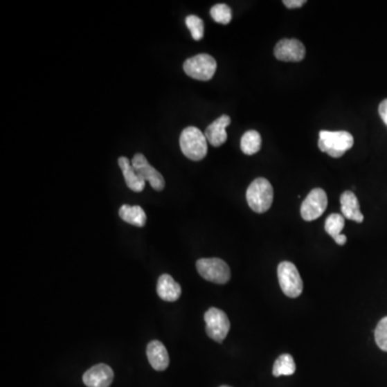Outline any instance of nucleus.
Returning a JSON list of instances; mask_svg holds the SVG:
<instances>
[{
    "label": "nucleus",
    "instance_id": "13",
    "mask_svg": "<svg viewBox=\"0 0 387 387\" xmlns=\"http://www.w3.org/2000/svg\"><path fill=\"white\" fill-rule=\"evenodd\" d=\"M147 356L150 365L157 371H164L168 368L169 354L166 346L159 340L150 342L147 348Z\"/></svg>",
    "mask_w": 387,
    "mask_h": 387
},
{
    "label": "nucleus",
    "instance_id": "4",
    "mask_svg": "<svg viewBox=\"0 0 387 387\" xmlns=\"http://www.w3.org/2000/svg\"><path fill=\"white\" fill-rule=\"evenodd\" d=\"M280 287L289 298H297L303 291V282L296 266L291 262H282L278 266Z\"/></svg>",
    "mask_w": 387,
    "mask_h": 387
},
{
    "label": "nucleus",
    "instance_id": "6",
    "mask_svg": "<svg viewBox=\"0 0 387 387\" xmlns=\"http://www.w3.org/2000/svg\"><path fill=\"white\" fill-rule=\"evenodd\" d=\"M198 273L212 283L226 284L231 280L228 264L221 258H201L196 262Z\"/></svg>",
    "mask_w": 387,
    "mask_h": 387
},
{
    "label": "nucleus",
    "instance_id": "14",
    "mask_svg": "<svg viewBox=\"0 0 387 387\" xmlns=\"http://www.w3.org/2000/svg\"><path fill=\"white\" fill-rule=\"evenodd\" d=\"M157 294L163 300L173 303L180 298L182 289L180 284L177 283L171 276L163 274L157 281Z\"/></svg>",
    "mask_w": 387,
    "mask_h": 387
},
{
    "label": "nucleus",
    "instance_id": "7",
    "mask_svg": "<svg viewBox=\"0 0 387 387\" xmlns=\"http://www.w3.org/2000/svg\"><path fill=\"white\" fill-rule=\"evenodd\" d=\"M206 332L215 341L223 342L231 330V322L224 311L217 308H210L205 314Z\"/></svg>",
    "mask_w": 387,
    "mask_h": 387
},
{
    "label": "nucleus",
    "instance_id": "24",
    "mask_svg": "<svg viewBox=\"0 0 387 387\" xmlns=\"http://www.w3.org/2000/svg\"><path fill=\"white\" fill-rule=\"evenodd\" d=\"M283 3L289 9H296V8L303 7L305 3V0H284Z\"/></svg>",
    "mask_w": 387,
    "mask_h": 387
},
{
    "label": "nucleus",
    "instance_id": "18",
    "mask_svg": "<svg viewBox=\"0 0 387 387\" xmlns=\"http://www.w3.org/2000/svg\"><path fill=\"white\" fill-rule=\"evenodd\" d=\"M241 150L246 155L256 154L262 147V137L256 130H249L241 138Z\"/></svg>",
    "mask_w": 387,
    "mask_h": 387
},
{
    "label": "nucleus",
    "instance_id": "10",
    "mask_svg": "<svg viewBox=\"0 0 387 387\" xmlns=\"http://www.w3.org/2000/svg\"><path fill=\"white\" fill-rule=\"evenodd\" d=\"M274 55L281 62H301L305 56V48L297 39H283L274 48Z\"/></svg>",
    "mask_w": 387,
    "mask_h": 387
},
{
    "label": "nucleus",
    "instance_id": "1",
    "mask_svg": "<svg viewBox=\"0 0 387 387\" xmlns=\"http://www.w3.org/2000/svg\"><path fill=\"white\" fill-rule=\"evenodd\" d=\"M180 147L183 154L190 161H201L208 153V140L199 128L190 126L181 134Z\"/></svg>",
    "mask_w": 387,
    "mask_h": 387
},
{
    "label": "nucleus",
    "instance_id": "26",
    "mask_svg": "<svg viewBox=\"0 0 387 387\" xmlns=\"http://www.w3.org/2000/svg\"><path fill=\"white\" fill-rule=\"evenodd\" d=\"M219 387H231V386H227V385H223V386H219Z\"/></svg>",
    "mask_w": 387,
    "mask_h": 387
},
{
    "label": "nucleus",
    "instance_id": "23",
    "mask_svg": "<svg viewBox=\"0 0 387 387\" xmlns=\"http://www.w3.org/2000/svg\"><path fill=\"white\" fill-rule=\"evenodd\" d=\"M375 343L382 351L387 352V316L377 325L375 330Z\"/></svg>",
    "mask_w": 387,
    "mask_h": 387
},
{
    "label": "nucleus",
    "instance_id": "3",
    "mask_svg": "<svg viewBox=\"0 0 387 387\" xmlns=\"http://www.w3.org/2000/svg\"><path fill=\"white\" fill-rule=\"evenodd\" d=\"M354 145L353 136L348 132H320L318 147L334 159H339Z\"/></svg>",
    "mask_w": 387,
    "mask_h": 387
},
{
    "label": "nucleus",
    "instance_id": "8",
    "mask_svg": "<svg viewBox=\"0 0 387 387\" xmlns=\"http://www.w3.org/2000/svg\"><path fill=\"white\" fill-rule=\"evenodd\" d=\"M328 199L326 192L322 188H314L309 192L300 208L301 217L305 221L311 222L322 217L327 208Z\"/></svg>",
    "mask_w": 387,
    "mask_h": 387
},
{
    "label": "nucleus",
    "instance_id": "17",
    "mask_svg": "<svg viewBox=\"0 0 387 387\" xmlns=\"http://www.w3.org/2000/svg\"><path fill=\"white\" fill-rule=\"evenodd\" d=\"M118 215L124 222L139 228L145 227L147 224V215L140 206L123 205L120 208Z\"/></svg>",
    "mask_w": 387,
    "mask_h": 387
},
{
    "label": "nucleus",
    "instance_id": "11",
    "mask_svg": "<svg viewBox=\"0 0 387 387\" xmlns=\"http://www.w3.org/2000/svg\"><path fill=\"white\" fill-rule=\"evenodd\" d=\"M114 379V370L105 363L91 367L83 375V382L87 387H110Z\"/></svg>",
    "mask_w": 387,
    "mask_h": 387
},
{
    "label": "nucleus",
    "instance_id": "19",
    "mask_svg": "<svg viewBox=\"0 0 387 387\" xmlns=\"http://www.w3.org/2000/svg\"><path fill=\"white\" fill-rule=\"evenodd\" d=\"M296 371V363L294 361L293 356L289 354H282L278 357L274 363L272 373L274 377H281V375H291Z\"/></svg>",
    "mask_w": 387,
    "mask_h": 387
},
{
    "label": "nucleus",
    "instance_id": "15",
    "mask_svg": "<svg viewBox=\"0 0 387 387\" xmlns=\"http://www.w3.org/2000/svg\"><path fill=\"white\" fill-rule=\"evenodd\" d=\"M341 202V211L344 219H351L356 223H363V215L359 209V202L355 194L350 190H346L340 197Z\"/></svg>",
    "mask_w": 387,
    "mask_h": 387
},
{
    "label": "nucleus",
    "instance_id": "9",
    "mask_svg": "<svg viewBox=\"0 0 387 387\" xmlns=\"http://www.w3.org/2000/svg\"><path fill=\"white\" fill-rule=\"evenodd\" d=\"M132 165L135 169L136 172L141 177L145 182H149L152 188H154L157 192L165 188V179L161 176L159 171H157L154 167L150 165L147 157L141 153H137L135 156L132 157Z\"/></svg>",
    "mask_w": 387,
    "mask_h": 387
},
{
    "label": "nucleus",
    "instance_id": "22",
    "mask_svg": "<svg viewBox=\"0 0 387 387\" xmlns=\"http://www.w3.org/2000/svg\"><path fill=\"white\" fill-rule=\"evenodd\" d=\"M210 15L215 22L224 25L229 24L231 17H233L231 8L225 3H217V5L213 6L210 11Z\"/></svg>",
    "mask_w": 387,
    "mask_h": 387
},
{
    "label": "nucleus",
    "instance_id": "12",
    "mask_svg": "<svg viewBox=\"0 0 387 387\" xmlns=\"http://www.w3.org/2000/svg\"><path fill=\"white\" fill-rule=\"evenodd\" d=\"M231 118L228 116H222L208 126L205 136L211 145L215 147H221L226 142V128L231 125Z\"/></svg>",
    "mask_w": 387,
    "mask_h": 387
},
{
    "label": "nucleus",
    "instance_id": "20",
    "mask_svg": "<svg viewBox=\"0 0 387 387\" xmlns=\"http://www.w3.org/2000/svg\"><path fill=\"white\" fill-rule=\"evenodd\" d=\"M344 225H345V221H344L343 215L332 213L325 222V231L336 241L341 236Z\"/></svg>",
    "mask_w": 387,
    "mask_h": 387
},
{
    "label": "nucleus",
    "instance_id": "5",
    "mask_svg": "<svg viewBox=\"0 0 387 387\" xmlns=\"http://www.w3.org/2000/svg\"><path fill=\"white\" fill-rule=\"evenodd\" d=\"M217 60L209 54H198L188 58L183 64V69L188 77L198 81H209L217 71Z\"/></svg>",
    "mask_w": 387,
    "mask_h": 387
},
{
    "label": "nucleus",
    "instance_id": "2",
    "mask_svg": "<svg viewBox=\"0 0 387 387\" xmlns=\"http://www.w3.org/2000/svg\"><path fill=\"white\" fill-rule=\"evenodd\" d=\"M246 201L253 211L264 213L271 208L273 201V188L271 183L264 178L253 181L246 190Z\"/></svg>",
    "mask_w": 387,
    "mask_h": 387
},
{
    "label": "nucleus",
    "instance_id": "21",
    "mask_svg": "<svg viewBox=\"0 0 387 387\" xmlns=\"http://www.w3.org/2000/svg\"><path fill=\"white\" fill-rule=\"evenodd\" d=\"M186 24L190 29V35L194 40L199 42L204 38L205 25L200 17H198L197 15H188L186 19Z\"/></svg>",
    "mask_w": 387,
    "mask_h": 387
},
{
    "label": "nucleus",
    "instance_id": "16",
    "mask_svg": "<svg viewBox=\"0 0 387 387\" xmlns=\"http://www.w3.org/2000/svg\"><path fill=\"white\" fill-rule=\"evenodd\" d=\"M118 166L123 172L124 179H125L126 184L130 190L136 192H142L145 188V181L136 172L135 169L132 167L129 159L125 156H120L118 159Z\"/></svg>",
    "mask_w": 387,
    "mask_h": 387
},
{
    "label": "nucleus",
    "instance_id": "25",
    "mask_svg": "<svg viewBox=\"0 0 387 387\" xmlns=\"http://www.w3.org/2000/svg\"><path fill=\"white\" fill-rule=\"evenodd\" d=\"M379 114H380L383 122L387 125V99H384L379 106Z\"/></svg>",
    "mask_w": 387,
    "mask_h": 387
}]
</instances>
